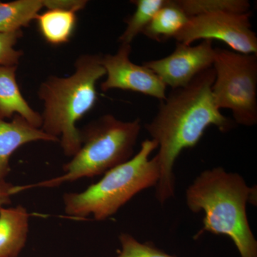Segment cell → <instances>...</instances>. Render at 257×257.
I'll return each instance as SVG.
<instances>
[{"label":"cell","instance_id":"cell-1","mask_svg":"<svg viewBox=\"0 0 257 257\" xmlns=\"http://www.w3.org/2000/svg\"><path fill=\"white\" fill-rule=\"evenodd\" d=\"M215 79L213 67L204 71L184 87L172 89L160 101L156 115L145 124V130L158 145L156 157L160 179L157 200L165 204L175 194L174 167L181 152L199 143L206 130L215 126L223 133L234 126V121L221 114L213 97L211 87Z\"/></svg>","mask_w":257,"mask_h":257},{"label":"cell","instance_id":"cell-2","mask_svg":"<svg viewBox=\"0 0 257 257\" xmlns=\"http://www.w3.org/2000/svg\"><path fill=\"white\" fill-rule=\"evenodd\" d=\"M256 187H248L237 173L222 167L203 171L186 190L187 207L193 213L204 214V233L226 235L234 243L241 257H257V241L248 223L246 205L256 204Z\"/></svg>","mask_w":257,"mask_h":257},{"label":"cell","instance_id":"cell-3","mask_svg":"<svg viewBox=\"0 0 257 257\" xmlns=\"http://www.w3.org/2000/svg\"><path fill=\"white\" fill-rule=\"evenodd\" d=\"M105 75L101 55L84 54L74 62L73 74L50 76L39 87L37 94L44 104L41 130L58 139L66 156L74 157L80 150V130L76 124L94 108L96 83Z\"/></svg>","mask_w":257,"mask_h":257},{"label":"cell","instance_id":"cell-4","mask_svg":"<svg viewBox=\"0 0 257 257\" xmlns=\"http://www.w3.org/2000/svg\"><path fill=\"white\" fill-rule=\"evenodd\" d=\"M157 148L155 140H145L135 156L107 171L99 182L82 192L65 193V214L74 219L92 215L96 221H104L142 191L156 187L160 167L156 157H150Z\"/></svg>","mask_w":257,"mask_h":257},{"label":"cell","instance_id":"cell-5","mask_svg":"<svg viewBox=\"0 0 257 257\" xmlns=\"http://www.w3.org/2000/svg\"><path fill=\"white\" fill-rule=\"evenodd\" d=\"M142 130L137 118L124 121L104 114L80 130L82 146L63 166V175L36 184L18 186V192L31 188H54L82 178H92L124 163L133 157Z\"/></svg>","mask_w":257,"mask_h":257},{"label":"cell","instance_id":"cell-6","mask_svg":"<svg viewBox=\"0 0 257 257\" xmlns=\"http://www.w3.org/2000/svg\"><path fill=\"white\" fill-rule=\"evenodd\" d=\"M215 79L211 87L218 109L232 112L234 122L245 126L257 123V55L215 48Z\"/></svg>","mask_w":257,"mask_h":257},{"label":"cell","instance_id":"cell-7","mask_svg":"<svg viewBox=\"0 0 257 257\" xmlns=\"http://www.w3.org/2000/svg\"><path fill=\"white\" fill-rule=\"evenodd\" d=\"M251 13L220 11L189 19L176 35L177 42L192 45L197 40H219L234 52L257 55V37L251 30Z\"/></svg>","mask_w":257,"mask_h":257},{"label":"cell","instance_id":"cell-8","mask_svg":"<svg viewBox=\"0 0 257 257\" xmlns=\"http://www.w3.org/2000/svg\"><path fill=\"white\" fill-rule=\"evenodd\" d=\"M131 52V45L121 44L116 53L101 55V64L106 76L101 83V91L121 89L140 93L160 101L165 100V84L143 64L133 63L130 60Z\"/></svg>","mask_w":257,"mask_h":257},{"label":"cell","instance_id":"cell-9","mask_svg":"<svg viewBox=\"0 0 257 257\" xmlns=\"http://www.w3.org/2000/svg\"><path fill=\"white\" fill-rule=\"evenodd\" d=\"M211 40H203L195 46L177 42L175 50L164 58L147 61L143 65L152 71L172 89L184 87L204 71L211 68L215 48Z\"/></svg>","mask_w":257,"mask_h":257},{"label":"cell","instance_id":"cell-10","mask_svg":"<svg viewBox=\"0 0 257 257\" xmlns=\"http://www.w3.org/2000/svg\"><path fill=\"white\" fill-rule=\"evenodd\" d=\"M13 117L11 121L0 119V182L9 175L10 157L20 147L33 142H59L58 139L32 126L20 115Z\"/></svg>","mask_w":257,"mask_h":257},{"label":"cell","instance_id":"cell-11","mask_svg":"<svg viewBox=\"0 0 257 257\" xmlns=\"http://www.w3.org/2000/svg\"><path fill=\"white\" fill-rule=\"evenodd\" d=\"M18 67L0 66V119L18 114L35 127L41 128L42 115L33 109L24 98L17 82Z\"/></svg>","mask_w":257,"mask_h":257},{"label":"cell","instance_id":"cell-12","mask_svg":"<svg viewBox=\"0 0 257 257\" xmlns=\"http://www.w3.org/2000/svg\"><path fill=\"white\" fill-rule=\"evenodd\" d=\"M29 219L23 206L0 208V257H18L28 240Z\"/></svg>","mask_w":257,"mask_h":257},{"label":"cell","instance_id":"cell-13","mask_svg":"<svg viewBox=\"0 0 257 257\" xmlns=\"http://www.w3.org/2000/svg\"><path fill=\"white\" fill-rule=\"evenodd\" d=\"M189 19L177 6L175 0H167L166 4L155 15L143 34L154 41L166 42L175 38Z\"/></svg>","mask_w":257,"mask_h":257},{"label":"cell","instance_id":"cell-14","mask_svg":"<svg viewBox=\"0 0 257 257\" xmlns=\"http://www.w3.org/2000/svg\"><path fill=\"white\" fill-rule=\"evenodd\" d=\"M77 13L61 10H47L36 20L42 37L52 45H60L70 40L77 25Z\"/></svg>","mask_w":257,"mask_h":257},{"label":"cell","instance_id":"cell-15","mask_svg":"<svg viewBox=\"0 0 257 257\" xmlns=\"http://www.w3.org/2000/svg\"><path fill=\"white\" fill-rule=\"evenodd\" d=\"M43 8L42 0L0 2V33L18 31L28 27Z\"/></svg>","mask_w":257,"mask_h":257},{"label":"cell","instance_id":"cell-16","mask_svg":"<svg viewBox=\"0 0 257 257\" xmlns=\"http://www.w3.org/2000/svg\"><path fill=\"white\" fill-rule=\"evenodd\" d=\"M167 0H134L131 1L136 6L133 15L125 20L126 24L124 32L120 35V44L131 45L133 40L148 26L149 24L159 11L166 4Z\"/></svg>","mask_w":257,"mask_h":257},{"label":"cell","instance_id":"cell-17","mask_svg":"<svg viewBox=\"0 0 257 257\" xmlns=\"http://www.w3.org/2000/svg\"><path fill=\"white\" fill-rule=\"evenodd\" d=\"M189 18L198 15L226 11L248 13L250 3L246 0H175Z\"/></svg>","mask_w":257,"mask_h":257},{"label":"cell","instance_id":"cell-18","mask_svg":"<svg viewBox=\"0 0 257 257\" xmlns=\"http://www.w3.org/2000/svg\"><path fill=\"white\" fill-rule=\"evenodd\" d=\"M121 249L116 257H177L155 247L151 243H142L127 233H121Z\"/></svg>","mask_w":257,"mask_h":257},{"label":"cell","instance_id":"cell-19","mask_svg":"<svg viewBox=\"0 0 257 257\" xmlns=\"http://www.w3.org/2000/svg\"><path fill=\"white\" fill-rule=\"evenodd\" d=\"M23 35V30L0 33V66L18 67L23 52L16 50L15 45Z\"/></svg>","mask_w":257,"mask_h":257},{"label":"cell","instance_id":"cell-20","mask_svg":"<svg viewBox=\"0 0 257 257\" xmlns=\"http://www.w3.org/2000/svg\"><path fill=\"white\" fill-rule=\"evenodd\" d=\"M44 8L47 10H61L77 13L85 8L87 0H42Z\"/></svg>","mask_w":257,"mask_h":257},{"label":"cell","instance_id":"cell-21","mask_svg":"<svg viewBox=\"0 0 257 257\" xmlns=\"http://www.w3.org/2000/svg\"><path fill=\"white\" fill-rule=\"evenodd\" d=\"M18 192L17 186L11 183H8L6 181L0 182V208L4 207L11 203L12 196L15 195Z\"/></svg>","mask_w":257,"mask_h":257}]
</instances>
